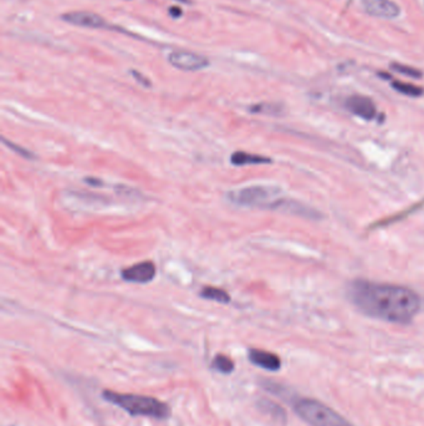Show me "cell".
I'll return each instance as SVG.
<instances>
[{
    "mask_svg": "<svg viewBox=\"0 0 424 426\" xmlns=\"http://www.w3.org/2000/svg\"><path fill=\"white\" fill-rule=\"evenodd\" d=\"M347 110L361 117L366 122H372L377 115V109L375 102L372 101L370 97L362 96V95H352L345 102Z\"/></svg>",
    "mask_w": 424,
    "mask_h": 426,
    "instance_id": "obj_9",
    "label": "cell"
},
{
    "mask_svg": "<svg viewBox=\"0 0 424 426\" xmlns=\"http://www.w3.org/2000/svg\"><path fill=\"white\" fill-rule=\"evenodd\" d=\"M294 410L310 426H355L326 404L310 397L298 399Z\"/></svg>",
    "mask_w": 424,
    "mask_h": 426,
    "instance_id": "obj_4",
    "label": "cell"
},
{
    "mask_svg": "<svg viewBox=\"0 0 424 426\" xmlns=\"http://www.w3.org/2000/svg\"><path fill=\"white\" fill-rule=\"evenodd\" d=\"M3 142H4L5 146H8L9 149L15 151L18 155L21 156V157H24V159H28V160H34V159H36V156H35L31 151L26 150V149H24V147L16 145V144L11 142V141L6 140L5 137H3Z\"/></svg>",
    "mask_w": 424,
    "mask_h": 426,
    "instance_id": "obj_16",
    "label": "cell"
},
{
    "mask_svg": "<svg viewBox=\"0 0 424 426\" xmlns=\"http://www.w3.org/2000/svg\"><path fill=\"white\" fill-rule=\"evenodd\" d=\"M367 14L381 19H395L400 16V8L392 0H360Z\"/></svg>",
    "mask_w": 424,
    "mask_h": 426,
    "instance_id": "obj_6",
    "label": "cell"
},
{
    "mask_svg": "<svg viewBox=\"0 0 424 426\" xmlns=\"http://www.w3.org/2000/svg\"><path fill=\"white\" fill-rule=\"evenodd\" d=\"M169 15L173 16V18H179L182 15V10L179 9V8H171L169 9Z\"/></svg>",
    "mask_w": 424,
    "mask_h": 426,
    "instance_id": "obj_19",
    "label": "cell"
},
{
    "mask_svg": "<svg viewBox=\"0 0 424 426\" xmlns=\"http://www.w3.org/2000/svg\"><path fill=\"white\" fill-rule=\"evenodd\" d=\"M64 21L69 24L76 25L81 28H89V29H102L107 28L106 20L102 18L101 15L91 11H71L66 13L61 16Z\"/></svg>",
    "mask_w": 424,
    "mask_h": 426,
    "instance_id": "obj_8",
    "label": "cell"
},
{
    "mask_svg": "<svg viewBox=\"0 0 424 426\" xmlns=\"http://www.w3.org/2000/svg\"><path fill=\"white\" fill-rule=\"evenodd\" d=\"M231 165L234 166L263 165V164H270L271 160L266 156L248 154L244 151H236L231 156Z\"/></svg>",
    "mask_w": 424,
    "mask_h": 426,
    "instance_id": "obj_11",
    "label": "cell"
},
{
    "mask_svg": "<svg viewBox=\"0 0 424 426\" xmlns=\"http://www.w3.org/2000/svg\"><path fill=\"white\" fill-rule=\"evenodd\" d=\"M168 61L172 66L183 71L203 70L211 64L206 56L187 50H174L169 54Z\"/></svg>",
    "mask_w": 424,
    "mask_h": 426,
    "instance_id": "obj_5",
    "label": "cell"
},
{
    "mask_svg": "<svg viewBox=\"0 0 424 426\" xmlns=\"http://www.w3.org/2000/svg\"><path fill=\"white\" fill-rule=\"evenodd\" d=\"M131 74H132V76L136 79V81H137V83H140L142 86L151 87V85H152V84H151L150 79L146 78V76H143V75H142L141 73H138V71L132 70Z\"/></svg>",
    "mask_w": 424,
    "mask_h": 426,
    "instance_id": "obj_18",
    "label": "cell"
},
{
    "mask_svg": "<svg viewBox=\"0 0 424 426\" xmlns=\"http://www.w3.org/2000/svg\"><path fill=\"white\" fill-rule=\"evenodd\" d=\"M390 68L393 69L397 73L403 74V75L410 76V78L420 79L423 76V73L420 70H418V69L412 68V66L403 65V64H390Z\"/></svg>",
    "mask_w": 424,
    "mask_h": 426,
    "instance_id": "obj_15",
    "label": "cell"
},
{
    "mask_svg": "<svg viewBox=\"0 0 424 426\" xmlns=\"http://www.w3.org/2000/svg\"><path fill=\"white\" fill-rule=\"evenodd\" d=\"M392 87L395 89V91L400 92L407 96L418 97L423 95V89L420 86H415L413 84L402 83V81H393Z\"/></svg>",
    "mask_w": 424,
    "mask_h": 426,
    "instance_id": "obj_14",
    "label": "cell"
},
{
    "mask_svg": "<svg viewBox=\"0 0 424 426\" xmlns=\"http://www.w3.org/2000/svg\"><path fill=\"white\" fill-rule=\"evenodd\" d=\"M248 357L254 365L269 370V372H278L281 368V360L279 357L271 352L251 348L249 349Z\"/></svg>",
    "mask_w": 424,
    "mask_h": 426,
    "instance_id": "obj_10",
    "label": "cell"
},
{
    "mask_svg": "<svg viewBox=\"0 0 424 426\" xmlns=\"http://www.w3.org/2000/svg\"><path fill=\"white\" fill-rule=\"evenodd\" d=\"M347 297L367 317L395 325H408L422 309L415 291L390 283L356 279L347 288Z\"/></svg>",
    "mask_w": 424,
    "mask_h": 426,
    "instance_id": "obj_1",
    "label": "cell"
},
{
    "mask_svg": "<svg viewBox=\"0 0 424 426\" xmlns=\"http://www.w3.org/2000/svg\"><path fill=\"white\" fill-rule=\"evenodd\" d=\"M212 367L213 369H216L217 372L222 374L233 373V370L236 368L234 362L224 354L216 355V358L213 359Z\"/></svg>",
    "mask_w": 424,
    "mask_h": 426,
    "instance_id": "obj_13",
    "label": "cell"
},
{
    "mask_svg": "<svg viewBox=\"0 0 424 426\" xmlns=\"http://www.w3.org/2000/svg\"><path fill=\"white\" fill-rule=\"evenodd\" d=\"M102 397L106 402L125 410L131 417H146L164 420L171 415L168 404L153 397L112 390H105L102 392Z\"/></svg>",
    "mask_w": 424,
    "mask_h": 426,
    "instance_id": "obj_2",
    "label": "cell"
},
{
    "mask_svg": "<svg viewBox=\"0 0 424 426\" xmlns=\"http://www.w3.org/2000/svg\"><path fill=\"white\" fill-rule=\"evenodd\" d=\"M121 276L126 282L146 284V283L153 281V278L156 277V266H154L153 262H141V263H136L128 268H125L123 271L121 272Z\"/></svg>",
    "mask_w": 424,
    "mask_h": 426,
    "instance_id": "obj_7",
    "label": "cell"
},
{
    "mask_svg": "<svg viewBox=\"0 0 424 426\" xmlns=\"http://www.w3.org/2000/svg\"><path fill=\"white\" fill-rule=\"evenodd\" d=\"M281 196V189L275 186H248L244 189H234L228 192V199L231 202L241 207L251 209H281L284 199Z\"/></svg>",
    "mask_w": 424,
    "mask_h": 426,
    "instance_id": "obj_3",
    "label": "cell"
},
{
    "mask_svg": "<svg viewBox=\"0 0 424 426\" xmlns=\"http://www.w3.org/2000/svg\"><path fill=\"white\" fill-rule=\"evenodd\" d=\"M201 297L204 299L214 300V302L223 303V304H227L231 302V296L228 294L227 292L222 288H217V287H204L201 291Z\"/></svg>",
    "mask_w": 424,
    "mask_h": 426,
    "instance_id": "obj_12",
    "label": "cell"
},
{
    "mask_svg": "<svg viewBox=\"0 0 424 426\" xmlns=\"http://www.w3.org/2000/svg\"><path fill=\"white\" fill-rule=\"evenodd\" d=\"M177 1H181V3H189V0H177Z\"/></svg>",
    "mask_w": 424,
    "mask_h": 426,
    "instance_id": "obj_20",
    "label": "cell"
},
{
    "mask_svg": "<svg viewBox=\"0 0 424 426\" xmlns=\"http://www.w3.org/2000/svg\"><path fill=\"white\" fill-rule=\"evenodd\" d=\"M251 112L254 114H266V112H278V107L275 105H268V104H261V105H256V106L251 107Z\"/></svg>",
    "mask_w": 424,
    "mask_h": 426,
    "instance_id": "obj_17",
    "label": "cell"
}]
</instances>
